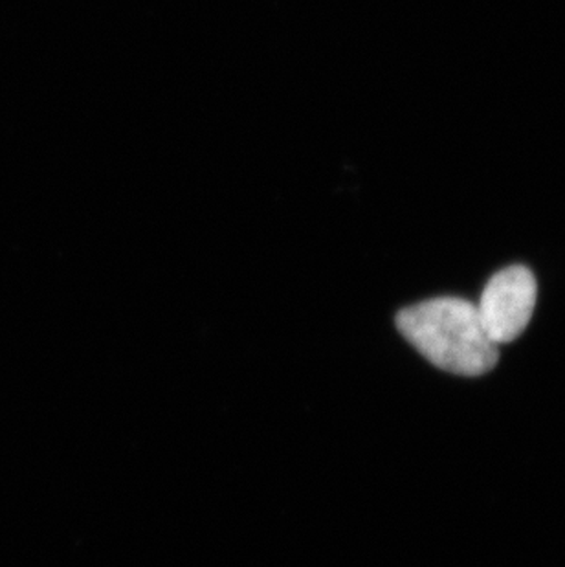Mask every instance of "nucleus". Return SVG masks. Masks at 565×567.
<instances>
[{
  "label": "nucleus",
  "instance_id": "1",
  "mask_svg": "<svg viewBox=\"0 0 565 567\" xmlns=\"http://www.w3.org/2000/svg\"><path fill=\"white\" fill-rule=\"evenodd\" d=\"M397 327L424 359L453 375H486L500 359L474 303L461 298H435L408 307L397 316Z\"/></svg>",
  "mask_w": 565,
  "mask_h": 567
},
{
  "label": "nucleus",
  "instance_id": "2",
  "mask_svg": "<svg viewBox=\"0 0 565 567\" xmlns=\"http://www.w3.org/2000/svg\"><path fill=\"white\" fill-rule=\"evenodd\" d=\"M538 296L534 274L523 265H512L492 276L475 309L486 337L496 343L512 342L527 329Z\"/></svg>",
  "mask_w": 565,
  "mask_h": 567
}]
</instances>
